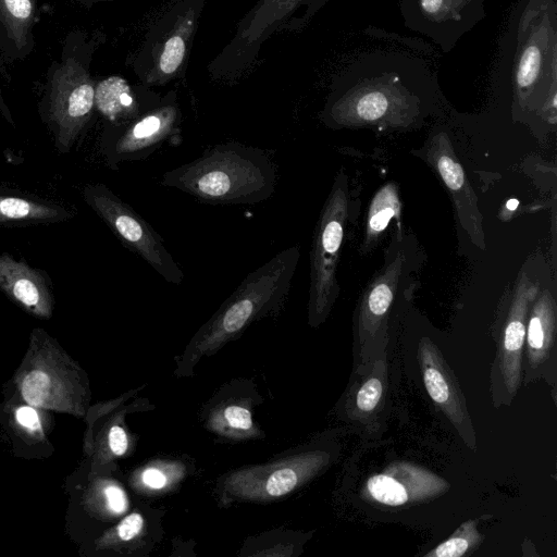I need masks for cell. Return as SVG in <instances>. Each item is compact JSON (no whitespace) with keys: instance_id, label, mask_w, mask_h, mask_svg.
<instances>
[{"instance_id":"cell-1","label":"cell","mask_w":557,"mask_h":557,"mask_svg":"<svg viewBox=\"0 0 557 557\" xmlns=\"http://www.w3.org/2000/svg\"><path fill=\"white\" fill-rule=\"evenodd\" d=\"M347 74L349 84L329 110L330 120L345 127L416 124L421 115L417 86L434 81L422 60L395 51L362 54Z\"/></svg>"},{"instance_id":"cell-2","label":"cell","mask_w":557,"mask_h":557,"mask_svg":"<svg viewBox=\"0 0 557 557\" xmlns=\"http://www.w3.org/2000/svg\"><path fill=\"white\" fill-rule=\"evenodd\" d=\"M299 258V247H288L246 275L189 341L176 359L175 375H193L202 358L238 338L253 322L278 313L290 292Z\"/></svg>"},{"instance_id":"cell-3","label":"cell","mask_w":557,"mask_h":557,"mask_svg":"<svg viewBox=\"0 0 557 557\" xmlns=\"http://www.w3.org/2000/svg\"><path fill=\"white\" fill-rule=\"evenodd\" d=\"M276 182L277 171L269 154L237 141L214 145L161 177V185L214 205L262 202L274 194Z\"/></svg>"},{"instance_id":"cell-4","label":"cell","mask_w":557,"mask_h":557,"mask_svg":"<svg viewBox=\"0 0 557 557\" xmlns=\"http://www.w3.org/2000/svg\"><path fill=\"white\" fill-rule=\"evenodd\" d=\"M515 107L556 122L557 4L528 0L518 22L512 66Z\"/></svg>"},{"instance_id":"cell-5","label":"cell","mask_w":557,"mask_h":557,"mask_svg":"<svg viewBox=\"0 0 557 557\" xmlns=\"http://www.w3.org/2000/svg\"><path fill=\"white\" fill-rule=\"evenodd\" d=\"M329 460V453L320 449L284 454L278 459L225 473L218 480L216 495L222 505L273 502L305 485Z\"/></svg>"},{"instance_id":"cell-6","label":"cell","mask_w":557,"mask_h":557,"mask_svg":"<svg viewBox=\"0 0 557 557\" xmlns=\"http://www.w3.org/2000/svg\"><path fill=\"white\" fill-rule=\"evenodd\" d=\"M347 216V189L339 175L320 213L310 252L308 318L312 326L326 318L338 296L336 267Z\"/></svg>"},{"instance_id":"cell-7","label":"cell","mask_w":557,"mask_h":557,"mask_svg":"<svg viewBox=\"0 0 557 557\" xmlns=\"http://www.w3.org/2000/svg\"><path fill=\"white\" fill-rule=\"evenodd\" d=\"M84 198L131 251L168 283L180 285L184 273L166 250L162 237L129 205L102 184L87 185Z\"/></svg>"},{"instance_id":"cell-8","label":"cell","mask_w":557,"mask_h":557,"mask_svg":"<svg viewBox=\"0 0 557 557\" xmlns=\"http://www.w3.org/2000/svg\"><path fill=\"white\" fill-rule=\"evenodd\" d=\"M485 0H399L406 28L419 33L449 53L459 39L485 16Z\"/></svg>"},{"instance_id":"cell-9","label":"cell","mask_w":557,"mask_h":557,"mask_svg":"<svg viewBox=\"0 0 557 557\" xmlns=\"http://www.w3.org/2000/svg\"><path fill=\"white\" fill-rule=\"evenodd\" d=\"M95 104V88L85 70L73 58L53 74L49 111L60 149H69L87 124Z\"/></svg>"},{"instance_id":"cell-10","label":"cell","mask_w":557,"mask_h":557,"mask_svg":"<svg viewBox=\"0 0 557 557\" xmlns=\"http://www.w3.org/2000/svg\"><path fill=\"white\" fill-rule=\"evenodd\" d=\"M258 393L250 382L226 384L202 409L201 420L211 433L231 441L259 440L264 435L253 421Z\"/></svg>"},{"instance_id":"cell-11","label":"cell","mask_w":557,"mask_h":557,"mask_svg":"<svg viewBox=\"0 0 557 557\" xmlns=\"http://www.w3.org/2000/svg\"><path fill=\"white\" fill-rule=\"evenodd\" d=\"M426 159L449 190L460 224L472 243L484 249L485 238L478 199L446 133L440 132L430 138Z\"/></svg>"},{"instance_id":"cell-12","label":"cell","mask_w":557,"mask_h":557,"mask_svg":"<svg viewBox=\"0 0 557 557\" xmlns=\"http://www.w3.org/2000/svg\"><path fill=\"white\" fill-rule=\"evenodd\" d=\"M448 484L432 472L407 462L391 463L382 473L370 476V496L387 506L420 502L443 493Z\"/></svg>"},{"instance_id":"cell-13","label":"cell","mask_w":557,"mask_h":557,"mask_svg":"<svg viewBox=\"0 0 557 557\" xmlns=\"http://www.w3.org/2000/svg\"><path fill=\"white\" fill-rule=\"evenodd\" d=\"M176 113L162 109L133 122L111 143L115 162L144 160L160 148L169 137L178 134Z\"/></svg>"},{"instance_id":"cell-14","label":"cell","mask_w":557,"mask_h":557,"mask_svg":"<svg viewBox=\"0 0 557 557\" xmlns=\"http://www.w3.org/2000/svg\"><path fill=\"white\" fill-rule=\"evenodd\" d=\"M536 294L537 286L525 274L521 275L507 317L500 351V370L510 394H515L520 385L521 350L527 333V315Z\"/></svg>"},{"instance_id":"cell-15","label":"cell","mask_w":557,"mask_h":557,"mask_svg":"<svg viewBox=\"0 0 557 557\" xmlns=\"http://www.w3.org/2000/svg\"><path fill=\"white\" fill-rule=\"evenodd\" d=\"M46 274L12 256L0 255V288L35 315L51 314L53 297Z\"/></svg>"},{"instance_id":"cell-16","label":"cell","mask_w":557,"mask_h":557,"mask_svg":"<svg viewBox=\"0 0 557 557\" xmlns=\"http://www.w3.org/2000/svg\"><path fill=\"white\" fill-rule=\"evenodd\" d=\"M419 360L428 394L450 421L460 426L466 417L459 391L436 346L428 337L420 341Z\"/></svg>"},{"instance_id":"cell-17","label":"cell","mask_w":557,"mask_h":557,"mask_svg":"<svg viewBox=\"0 0 557 557\" xmlns=\"http://www.w3.org/2000/svg\"><path fill=\"white\" fill-rule=\"evenodd\" d=\"M405 257L398 253L368 286L361 304L360 325L375 330L388 312L403 273Z\"/></svg>"},{"instance_id":"cell-18","label":"cell","mask_w":557,"mask_h":557,"mask_svg":"<svg viewBox=\"0 0 557 557\" xmlns=\"http://www.w3.org/2000/svg\"><path fill=\"white\" fill-rule=\"evenodd\" d=\"M556 326V305L549 290L535 300L527 325L528 359L532 367L549 356Z\"/></svg>"},{"instance_id":"cell-19","label":"cell","mask_w":557,"mask_h":557,"mask_svg":"<svg viewBox=\"0 0 557 557\" xmlns=\"http://www.w3.org/2000/svg\"><path fill=\"white\" fill-rule=\"evenodd\" d=\"M70 215L69 211L59 206L21 197L0 196V224L51 223Z\"/></svg>"},{"instance_id":"cell-20","label":"cell","mask_w":557,"mask_h":557,"mask_svg":"<svg viewBox=\"0 0 557 557\" xmlns=\"http://www.w3.org/2000/svg\"><path fill=\"white\" fill-rule=\"evenodd\" d=\"M400 201L398 189L394 183H388L380 188L371 200L367 220L366 236L362 249L368 251L375 245L381 233L385 231L388 222L394 216L399 221Z\"/></svg>"},{"instance_id":"cell-21","label":"cell","mask_w":557,"mask_h":557,"mask_svg":"<svg viewBox=\"0 0 557 557\" xmlns=\"http://www.w3.org/2000/svg\"><path fill=\"white\" fill-rule=\"evenodd\" d=\"M187 475V465L177 460L148 462L136 471L132 481L143 493L158 494L175 487Z\"/></svg>"},{"instance_id":"cell-22","label":"cell","mask_w":557,"mask_h":557,"mask_svg":"<svg viewBox=\"0 0 557 557\" xmlns=\"http://www.w3.org/2000/svg\"><path fill=\"white\" fill-rule=\"evenodd\" d=\"M35 9L36 0H0V20L18 50L28 44Z\"/></svg>"},{"instance_id":"cell-23","label":"cell","mask_w":557,"mask_h":557,"mask_svg":"<svg viewBox=\"0 0 557 557\" xmlns=\"http://www.w3.org/2000/svg\"><path fill=\"white\" fill-rule=\"evenodd\" d=\"M95 103L103 115L113 121L133 108V97L124 79L110 77L98 85Z\"/></svg>"},{"instance_id":"cell-24","label":"cell","mask_w":557,"mask_h":557,"mask_svg":"<svg viewBox=\"0 0 557 557\" xmlns=\"http://www.w3.org/2000/svg\"><path fill=\"white\" fill-rule=\"evenodd\" d=\"M482 542L474 521L461 524L451 536L425 554L426 557H460Z\"/></svg>"},{"instance_id":"cell-25","label":"cell","mask_w":557,"mask_h":557,"mask_svg":"<svg viewBox=\"0 0 557 557\" xmlns=\"http://www.w3.org/2000/svg\"><path fill=\"white\" fill-rule=\"evenodd\" d=\"M51 387V380L46 372L33 370L23 379L21 391L29 405L40 407L46 405Z\"/></svg>"},{"instance_id":"cell-26","label":"cell","mask_w":557,"mask_h":557,"mask_svg":"<svg viewBox=\"0 0 557 557\" xmlns=\"http://www.w3.org/2000/svg\"><path fill=\"white\" fill-rule=\"evenodd\" d=\"M185 53V44L180 36L171 37L160 58V69L165 74L173 73L181 64Z\"/></svg>"},{"instance_id":"cell-27","label":"cell","mask_w":557,"mask_h":557,"mask_svg":"<svg viewBox=\"0 0 557 557\" xmlns=\"http://www.w3.org/2000/svg\"><path fill=\"white\" fill-rule=\"evenodd\" d=\"M383 393L382 382L377 377L369 379L357 393L356 404L361 411H372Z\"/></svg>"},{"instance_id":"cell-28","label":"cell","mask_w":557,"mask_h":557,"mask_svg":"<svg viewBox=\"0 0 557 557\" xmlns=\"http://www.w3.org/2000/svg\"><path fill=\"white\" fill-rule=\"evenodd\" d=\"M108 510L113 515H122L128 509V497L126 492L119 484H108L103 490Z\"/></svg>"},{"instance_id":"cell-29","label":"cell","mask_w":557,"mask_h":557,"mask_svg":"<svg viewBox=\"0 0 557 557\" xmlns=\"http://www.w3.org/2000/svg\"><path fill=\"white\" fill-rule=\"evenodd\" d=\"M108 446L112 455L123 456L129 448V438L124 426L113 424L108 432Z\"/></svg>"},{"instance_id":"cell-30","label":"cell","mask_w":557,"mask_h":557,"mask_svg":"<svg viewBox=\"0 0 557 557\" xmlns=\"http://www.w3.org/2000/svg\"><path fill=\"white\" fill-rule=\"evenodd\" d=\"M16 420L21 425L32 431H35L40 428L38 413L34 408L28 406L20 407L16 410Z\"/></svg>"},{"instance_id":"cell-31","label":"cell","mask_w":557,"mask_h":557,"mask_svg":"<svg viewBox=\"0 0 557 557\" xmlns=\"http://www.w3.org/2000/svg\"><path fill=\"white\" fill-rule=\"evenodd\" d=\"M517 205H518V201H517V200L511 199V200H509V201L507 202V208H509L510 210H513V209L517 207Z\"/></svg>"}]
</instances>
